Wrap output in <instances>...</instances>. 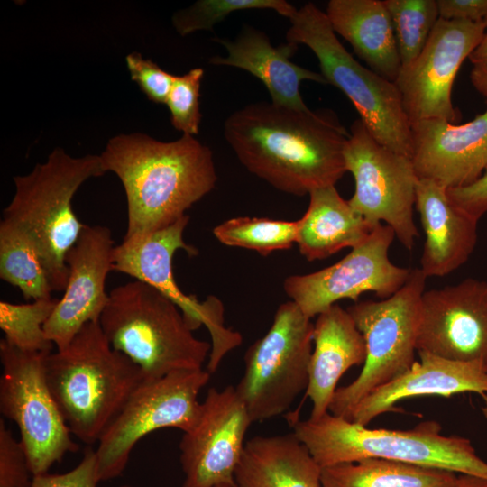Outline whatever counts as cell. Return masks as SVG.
<instances>
[{"mask_svg": "<svg viewBox=\"0 0 487 487\" xmlns=\"http://www.w3.org/2000/svg\"><path fill=\"white\" fill-rule=\"evenodd\" d=\"M390 14L401 68L422 51L439 19L436 0H383Z\"/></svg>", "mask_w": 487, "mask_h": 487, "instance_id": "cell-31", "label": "cell"}, {"mask_svg": "<svg viewBox=\"0 0 487 487\" xmlns=\"http://www.w3.org/2000/svg\"><path fill=\"white\" fill-rule=\"evenodd\" d=\"M411 155L418 179L446 188L470 185L487 166V110L455 124L441 119L410 124Z\"/></svg>", "mask_w": 487, "mask_h": 487, "instance_id": "cell-19", "label": "cell"}, {"mask_svg": "<svg viewBox=\"0 0 487 487\" xmlns=\"http://www.w3.org/2000/svg\"><path fill=\"white\" fill-rule=\"evenodd\" d=\"M446 192L455 206L479 221L487 213V166L470 185L447 188Z\"/></svg>", "mask_w": 487, "mask_h": 487, "instance_id": "cell-37", "label": "cell"}, {"mask_svg": "<svg viewBox=\"0 0 487 487\" xmlns=\"http://www.w3.org/2000/svg\"><path fill=\"white\" fill-rule=\"evenodd\" d=\"M125 60L131 79L147 98L157 104H166L175 75L163 70L152 60L143 59L136 51L129 53Z\"/></svg>", "mask_w": 487, "mask_h": 487, "instance_id": "cell-35", "label": "cell"}, {"mask_svg": "<svg viewBox=\"0 0 487 487\" xmlns=\"http://www.w3.org/2000/svg\"><path fill=\"white\" fill-rule=\"evenodd\" d=\"M439 18L473 23L487 20V0H436Z\"/></svg>", "mask_w": 487, "mask_h": 487, "instance_id": "cell-38", "label": "cell"}, {"mask_svg": "<svg viewBox=\"0 0 487 487\" xmlns=\"http://www.w3.org/2000/svg\"><path fill=\"white\" fill-rule=\"evenodd\" d=\"M470 78L476 90L487 97V60L473 64Z\"/></svg>", "mask_w": 487, "mask_h": 487, "instance_id": "cell-39", "label": "cell"}, {"mask_svg": "<svg viewBox=\"0 0 487 487\" xmlns=\"http://www.w3.org/2000/svg\"><path fill=\"white\" fill-rule=\"evenodd\" d=\"M289 20L287 41L304 44L314 52L321 75L349 98L375 140L410 158V123L396 84L357 61L314 4L297 9Z\"/></svg>", "mask_w": 487, "mask_h": 487, "instance_id": "cell-7", "label": "cell"}, {"mask_svg": "<svg viewBox=\"0 0 487 487\" xmlns=\"http://www.w3.org/2000/svg\"><path fill=\"white\" fill-rule=\"evenodd\" d=\"M344 156L355 182L351 207L372 226L385 222L411 251L418 237L413 219L418 178L411 159L381 144L360 119L351 126Z\"/></svg>", "mask_w": 487, "mask_h": 487, "instance_id": "cell-12", "label": "cell"}, {"mask_svg": "<svg viewBox=\"0 0 487 487\" xmlns=\"http://www.w3.org/2000/svg\"><path fill=\"white\" fill-rule=\"evenodd\" d=\"M426 280L419 268L411 269L406 283L389 298L357 301L347 308L364 338L366 359L358 377L336 389L328 409L331 414L350 420L359 401L402 375L417 361Z\"/></svg>", "mask_w": 487, "mask_h": 487, "instance_id": "cell-8", "label": "cell"}, {"mask_svg": "<svg viewBox=\"0 0 487 487\" xmlns=\"http://www.w3.org/2000/svg\"><path fill=\"white\" fill-rule=\"evenodd\" d=\"M45 377L70 433L97 442L143 381L138 365L115 350L99 321L88 322L67 347L44 361Z\"/></svg>", "mask_w": 487, "mask_h": 487, "instance_id": "cell-3", "label": "cell"}, {"mask_svg": "<svg viewBox=\"0 0 487 487\" xmlns=\"http://www.w3.org/2000/svg\"><path fill=\"white\" fill-rule=\"evenodd\" d=\"M313 343L305 395L312 401L309 418L317 419L328 412L342 375L353 366L363 365L366 345L347 309L337 304L317 315Z\"/></svg>", "mask_w": 487, "mask_h": 487, "instance_id": "cell-23", "label": "cell"}, {"mask_svg": "<svg viewBox=\"0 0 487 487\" xmlns=\"http://www.w3.org/2000/svg\"><path fill=\"white\" fill-rule=\"evenodd\" d=\"M214 487H234L230 484H219V485H216V486H214Z\"/></svg>", "mask_w": 487, "mask_h": 487, "instance_id": "cell-42", "label": "cell"}, {"mask_svg": "<svg viewBox=\"0 0 487 487\" xmlns=\"http://www.w3.org/2000/svg\"><path fill=\"white\" fill-rule=\"evenodd\" d=\"M207 371L170 372L143 380L103 432L96 450L100 482L120 476L131 452L143 436L161 428L189 431L198 422L201 402L198 396L208 382Z\"/></svg>", "mask_w": 487, "mask_h": 487, "instance_id": "cell-10", "label": "cell"}, {"mask_svg": "<svg viewBox=\"0 0 487 487\" xmlns=\"http://www.w3.org/2000/svg\"><path fill=\"white\" fill-rule=\"evenodd\" d=\"M394 238L392 228L381 224L364 242L333 265L287 277L284 291L309 318L343 299L357 302L369 291L389 298L406 283L411 272V269L397 266L390 260L389 249Z\"/></svg>", "mask_w": 487, "mask_h": 487, "instance_id": "cell-14", "label": "cell"}, {"mask_svg": "<svg viewBox=\"0 0 487 487\" xmlns=\"http://www.w3.org/2000/svg\"><path fill=\"white\" fill-rule=\"evenodd\" d=\"M188 221L189 216L186 215L165 228L124 239L114 248L112 271L126 274L158 289L180 309L193 331L202 325L207 326L212 337L207 363V372L211 373L217 369L226 352L241 344L242 336L224 326V308L220 299L208 296L200 302L195 295L185 294L174 279L175 253L181 249L189 256L198 253L197 248L183 239Z\"/></svg>", "mask_w": 487, "mask_h": 487, "instance_id": "cell-13", "label": "cell"}, {"mask_svg": "<svg viewBox=\"0 0 487 487\" xmlns=\"http://www.w3.org/2000/svg\"><path fill=\"white\" fill-rule=\"evenodd\" d=\"M99 324L110 345L138 365L145 381L201 370L211 348L193 335L171 300L136 280L109 292Z\"/></svg>", "mask_w": 487, "mask_h": 487, "instance_id": "cell-6", "label": "cell"}, {"mask_svg": "<svg viewBox=\"0 0 487 487\" xmlns=\"http://www.w3.org/2000/svg\"><path fill=\"white\" fill-rule=\"evenodd\" d=\"M253 423L235 387L210 388L201 402L196 425L179 443L182 487H234V471L244 448V436Z\"/></svg>", "mask_w": 487, "mask_h": 487, "instance_id": "cell-16", "label": "cell"}, {"mask_svg": "<svg viewBox=\"0 0 487 487\" xmlns=\"http://www.w3.org/2000/svg\"><path fill=\"white\" fill-rule=\"evenodd\" d=\"M485 31L484 23L438 19L420 54L400 69L395 81L410 124L425 119L456 122L453 84Z\"/></svg>", "mask_w": 487, "mask_h": 487, "instance_id": "cell-15", "label": "cell"}, {"mask_svg": "<svg viewBox=\"0 0 487 487\" xmlns=\"http://www.w3.org/2000/svg\"><path fill=\"white\" fill-rule=\"evenodd\" d=\"M33 474L21 441L0 418V487H31Z\"/></svg>", "mask_w": 487, "mask_h": 487, "instance_id": "cell-34", "label": "cell"}, {"mask_svg": "<svg viewBox=\"0 0 487 487\" xmlns=\"http://www.w3.org/2000/svg\"><path fill=\"white\" fill-rule=\"evenodd\" d=\"M417 347L487 370V281L466 278L425 290Z\"/></svg>", "mask_w": 487, "mask_h": 487, "instance_id": "cell-17", "label": "cell"}, {"mask_svg": "<svg viewBox=\"0 0 487 487\" xmlns=\"http://www.w3.org/2000/svg\"><path fill=\"white\" fill-rule=\"evenodd\" d=\"M99 482L96 451L88 446L79 464L72 470L60 474L34 475L31 487H96Z\"/></svg>", "mask_w": 487, "mask_h": 487, "instance_id": "cell-36", "label": "cell"}, {"mask_svg": "<svg viewBox=\"0 0 487 487\" xmlns=\"http://www.w3.org/2000/svg\"><path fill=\"white\" fill-rule=\"evenodd\" d=\"M308 195V209L299 219L296 242L308 261L326 259L344 248H354L376 227L358 215L335 186L317 188Z\"/></svg>", "mask_w": 487, "mask_h": 487, "instance_id": "cell-26", "label": "cell"}, {"mask_svg": "<svg viewBox=\"0 0 487 487\" xmlns=\"http://www.w3.org/2000/svg\"><path fill=\"white\" fill-rule=\"evenodd\" d=\"M325 14L369 69L395 83L401 62L384 1L330 0Z\"/></svg>", "mask_w": 487, "mask_h": 487, "instance_id": "cell-24", "label": "cell"}, {"mask_svg": "<svg viewBox=\"0 0 487 487\" xmlns=\"http://www.w3.org/2000/svg\"><path fill=\"white\" fill-rule=\"evenodd\" d=\"M222 44L226 56H215L209 63L246 70L267 88L271 103L299 110H308L300 95L303 80L327 84L321 73L290 60L299 45L292 42L273 46L262 31L245 25L234 40L214 39Z\"/></svg>", "mask_w": 487, "mask_h": 487, "instance_id": "cell-21", "label": "cell"}, {"mask_svg": "<svg viewBox=\"0 0 487 487\" xmlns=\"http://www.w3.org/2000/svg\"><path fill=\"white\" fill-rule=\"evenodd\" d=\"M115 241L104 225H85L65 262L69 270L64 294L44 324L47 338L57 350L69 345L88 322H97L108 301L107 274L112 271Z\"/></svg>", "mask_w": 487, "mask_h": 487, "instance_id": "cell-18", "label": "cell"}, {"mask_svg": "<svg viewBox=\"0 0 487 487\" xmlns=\"http://www.w3.org/2000/svg\"><path fill=\"white\" fill-rule=\"evenodd\" d=\"M251 9H271L287 18L297 10L284 0H199L176 12L172 23L178 33L186 36L200 30L212 31L216 23L230 14Z\"/></svg>", "mask_w": 487, "mask_h": 487, "instance_id": "cell-32", "label": "cell"}, {"mask_svg": "<svg viewBox=\"0 0 487 487\" xmlns=\"http://www.w3.org/2000/svg\"><path fill=\"white\" fill-rule=\"evenodd\" d=\"M204 76L202 68H194L184 75L174 76L166 104L172 126L188 135L199 133L201 112L200 87Z\"/></svg>", "mask_w": 487, "mask_h": 487, "instance_id": "cell-33", "label": "cell"}, {"mask_svg": "<svg viewBox=\"0 0 487 487\" xmlns=\"http://www.w3.org/2000/svg\"><path fill=\"white\" fill-rule=\"evenodd\" d=\"M458 473L379 457L321 468V487H452Z\"/></svg>", "mask_w": 487, "mask_h": 487, "instance_id": "cell-27", "label": "cell"}, {"mask_svg": "<svg viewBox=\"0 0 487 487\" xmlns=\"http://www.w3.org/2000/svg\"><path fill=\"white\" fill-rule=\"evenodd\" d=\"M452 487H487V479L472 474L458 473L456 482Z\"/></svg>", "mask_w": 487, "mask_h": 487, "instance_id": "cell-40", "label": "cell"}, {"mask_svg": "<svg viewBox=\"0 0 487 487\" xmlns=\"http://www.w3.org/2000/svg\"><path fill=\"white\" fill-rule=\"evenodd\" d=\"M58 302L59 299L51 297L26 304L1 300L0 327L4 338L23 352L51 353L54 345L47 338L43 326Z\"/></svg>", "mask_w": 487, "mask_h": 487, "instance_id": "cell-30", "label": "cell"}, {"mask_svg": "<svg viewBox=\"0 0 487 487\" xmlns=\"http://www.w3.org/2000/svg\"><path fill=\"white\" fill-rule=\"evenodd\" d=\"M310 319L292 300L282 303L266 335L247 349L235 390L253 422L286 412L306 391L314 330Z\"/></svg>", "mask_w": 487, "mask_h": 487, "instance_id": "cell-9", "label": "cell"}, {"mask_svg": "<svg viewBox=\"0 0 487 487\" xmlns=\"http://www.w3.org/2000/svg\"><path fill=\"white\" fill-rule=\"evenodd\" d=\"M48 354L0 341V410L19 428L33 476L47 473L67 453L78 450L46 381Z\"/></svg>", "mask_w": 487, "mask_h": 487, "instance_id": "cell-11", "label": "cell"}, {"mask_svg": "<svg viewBox=\"0 0 487 487\" xmlns=\"http://www.w3.org/2000/svg\"><path fill=\"white\" fill-rule=\"evenodd\" d=\"M402 375L373 390L354 407L350 420L367 426L381 414L398 411L402 400L420 396L450 397L474 392L485 401L487 413V370L475 362L444 358L427 351Z\"/></svg>", "mask_w": 487, "mask_h": 487, "instance_id": "cell-20", "label": "cell"}, {"mask_svg": "<svg viewBox=\"0 0 487 487\" xmlns=\"http://www.w3.org/2000/svg\"><path fill=\"white\" fill-rule=\"evenodd\" d=\"M299 221L260 217H234L215 226L213 234L223 244L249 249L267 256L289 249L297 242Z\"/></svg>", "mask_w": 487, "mask_h": 487, "instance_id": "cell-29", "label": "cell"}, {"mask_svg": "<svg viewBox=\"0 0 487 487\" xmlns=\"http://www.w3.org/2000/svg\"><path fill=\"white\" fill-rule=\"evenodd\" d=\"M234 487H321V467L293 434L248 440Z\"/></svg>", "mask_w": 487, "mask_h": 487, "instance_id": "cell-25", "label": "cell"}, {"mask_svg": "<svg viewBox=\"0 0 487 487\" xmlns=\"http://www.w3.org/2000/svg\"><path fill=\"white\" fill-rule=\"evenodd\" d=\"M105 173L100 155L76 158L57 147L30 173L14 177L15 192L3 210L2 220L32 240L52 291L66 289L65 258L86 225L72 209L73 197L86 180Z\"/></svg>", "mask_w": 487, "mask_h": 487, "instance_id": "cell-4", "label": "cell"}, {"mask_svg": "<svg viewBox=\"0 0 487 487\" xmlns=\"http://www.w3.org/2000/svg\"><path fill=\"white\" fill-rule=\"evenodd\" d=\"M121 487H131V486H129V485H123V486H121Z\"/></svg>", "mask_w": 487, "mask_h": 487, "instance_id": "cell-43", "label": "cell"}, {"mask_svg": "<svg viewBox=\"0 0 487 487\" xmlns=\"http://www.w3.org/2000/svg\"><path fill=\"white\" fill-rule=\"evenodd\" d=\"M444 186L418 179L415 207L425 233L420 270L428 277L446 276L462 266L477 243L478 220L455 206Z\"/></svg>", "mask_w": 487, "mask_h": 487, "instance_id": "cell-22", "label": "cell"}, {"mask_svg": "<svg viewBox=\"0 0 487 487\" xmlns=\"http://www.w3.org/2000/svg\"><path fill=\"white\" fill-rule=\"evenodd\" d=\"M100 157L105 171L114 172L125 192L124 239L172 225L217 180L211 150L192 135L162 142L142 133H121L107 142Z\"/></svg>", "mask_w": 487, "mask_h": 487, "instance_id": "cell-2", "label": "cell"}, {"mask_svg": "<svg viewBox=\"0 0 487 487\" xmlns=\"http://www.w3.org/2000/svg\"><path fill=\"white\" fill-rule=\"evenodd\" d=\"M0 278L17 288L27 300L51 298L52 292L41 258L28 235L0 222Z\"/></svg>", "mask_w": 487, "mask_h": 487, "instance_id": "cell-28", "label": "cell"}, {"mask_svg": "<svg viewBox=\"0 0 487 487\" xmlns=\"http://www.w3.org/2000/svg\"><path fill=\"white\" fill-rule=\"evenodd\" d=\"M293 434L325 467L379 457L487 479V462L468 438L444 436L441 426L426 421L409 430L368 428L329 411L319 418L292 419Z\"/></svg>", "mask_w": 487, "mask_h": 487, "instance_id": "cell-5", "label": "cell"}, {"mask_svg": "<svg viewBox=\"0 0 487 487\" xmlns=\"http://www.w3.org/2000/svg\"><path fill=\"white\" fill-rule=\"evenodd\" d=\"M484 23L486 24L484 35L479 45L469 56V59L473 64L487 60V20Z\"/></svg>", "mask_w": 487, "mask_h": 487, "instance_id": "cell-41", "label": "cell"}, {"mask_svg": "<svg viewBox=\"0 0 487 487\" xmlns=\"http://www.w3.org/2000/svg\"><path fill=\"white\" fill-rule=\"evenodd\" d=\"M224 135L248 171L288 194L335 186L346 172L350 133L329 110L253 103L226 118Z\"/></svg>", "mask_w": 487, "mask_h": 487, "instance_id": "cell-1", "label": "cell"}]
</instances>
